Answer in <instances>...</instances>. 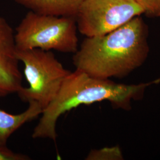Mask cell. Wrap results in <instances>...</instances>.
I'll return each instance as SVG.
<instances>
[{"mask_svg":"<svg viewBox=\"0 0 160 160\" xmlns=\"http://www.w3.org/2000/svg\"><path fill=\"white\" fill-rule=\"evenodd\" d=\"M148 36L142 18L135 17L107 34L87 37L74 53L73 64L92 77L125 78L145 62Z\"/></svg>","mask_w":160,"mask_h":160,"instance_id":"obj_1","label":"cell"},{"mask_svg":"<svg viewBox=\"0 0 160 160\" xmlns=\"http://www.w3.org/2000/svg\"><path fill=\"white\" fill-rule=\"evenodd\" d=\"M152 84V81L131 85L119 84L110 79L92 77L76 69L64 80L57 97L43 110L32 138L55 141L59 118L81 104L108 101L115 109L130 110L132 102L142 99L146 88Z\"/></svg>","mask_w":160,"mask_h":160,"instance_id":"obj_2","label":"cell"},{"mask_svg":"<svg viewBox=\"0 0 160 160\" xmlns=\"http://www.w3.org/2000/svg\"><path fill=\"white\" fill-rule=\"evenodd\" d=\"M75 17L28 12L14 34L17 50L40 49L75 53L78 49Z\"/></svg>","mask_w":160,"mask_h":160,"instance_id":"obj_3","label":"cell"},{"mask_svg":"<svg viewBox=\"0 0 160 160\" xmlns=\"http://www.w3.org/2000/svg\"><path fill=\"white\" fill-rule=\"evenodd\" d=\"M17 55L24 65V74L29 85L17 94L23 102H38L43 110L57 97L71 71L65 68L51 51L17 50Z\"/></svg>","mask_w":160,"mask_h":160,"instance_id":"obj_4","label":"cell"},{"mask_svg":"<svg viewBox=\"0 0 160 160\" xmlns=\"http://www.w3.org/2000/svg\"><path fill=\"white\" fill-rule=\"evenodd\" d=\"M142 14L133 0H84L76 22L81 34L95 37L118 29Z\"/></svg>","mask_w":160,"mask_h":160,"instance_id":"obj_5","label":"cell"},{"mask_svg":"<svg viewBox=\"0 0 160 160\" xmlns=\"http://www.w3.org/2000/svg\"><path fill=\"white\" fill-rule=\"evenodd\" d=\"M14 34L7 20L0 17V97L17 93L23 88Z\"/></svg>","mask_w":160,"mask_h":160,"instance_id":"obj_6","label":"cell"},{"mask_svg":"<svg viewBox=\"0 0 160 160\" xmlns=\"http://www.w3.org/2000/svg\"><path fill=\"white\" fill-rule=\"evenodd\" d=\"M32 12L56 16L75 17L84 0H15Z\"/></svg>","mask_w":160,"mask_h":160,"instance_id":"obj_7","label":"cell"},{"mask_svg":"<svg viewBox=\"0 0 160 160\" xmlns=\"http://www.w3.org/2000/svg\"><path fill=\"white\" fill-rule=\"evenodd\" d=\"M28 103V108L20 114H10L0 110V146H7L9 138L14 132L42 113L43 109L38 102L31 101Z\"/></svg>","mask_w":160,"mask_h":160,"instance_id":"obj_8","label":"cell"},{"mask_svg":"<svg viewBox=\"0 0 160 160\" xmlns=\"http://www.w3.org/2000/svg\"><path fill=\"white\" fill-rule=\"evenodd\" d=\"M123 157L120 148L118 146L107 147L100 149H93L87 155L86 160H119Z\"/></svg>","mask_w":160,"mask_h":160,"instance_id":"obj_9","label":"cell"},{"mask_svg":"<svg viewBox=\"0 0 160 160\" xmlns=\"http://www.w3.org/2000/svg\"><path fill=\"white\" fill-rule=\"evenodd\" d=\"M149 16L160 17V0H133Z\"/></svg>","mask_w":160,"mask_h":160,"instance_id":"obj_10","label":"cell"},{"mask_svg":"<svg viewBox=\"0 0 160 160\" xmlns=\"http://www.w3.org/2000/svg\"><path fill=\"white\" fill-rule=\"evenodd\" d=\"M27 155L17 153L8 148L7 146H0V160H30Z\"/></svg>","mask_w":160,"mask_h":160,"instance_id":"obj_11","label":"cell"},{"mask_svg":"<svg viewBox=\"0 0 160 160\" xmlns=\"http://www.w3.org/2000/svg\"><path fill=\"white\" fill-rule=\"evenodd\" d=\"M160 82V77L158 78H157V80H154V81H153V83L154 84H159Z\"/></svg>","mask_w":160,"mask_h":160,"instance_id":"obj_12","label":"cell"}]
</instances>
